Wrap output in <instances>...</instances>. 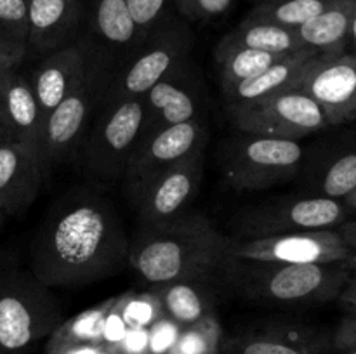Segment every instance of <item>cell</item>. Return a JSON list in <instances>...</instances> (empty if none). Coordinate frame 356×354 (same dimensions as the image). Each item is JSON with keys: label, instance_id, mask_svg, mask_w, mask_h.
I'll list each match as a JSON object with an SVG mask.
<instances>
[{"label": "cell", "instance_id": "1", "mask_svg": "<svg viewBox=\"0 0 356 354\" xmlns=\"http://www.w3.org/2000/svg\"><path fill=\"white\" fill-rule=\"evenodd\" d=\"M129 236L115 203L90 187L61 194L30 245V271L49 288H83L129 266Z\"/></svg>", "mask_w": 356, "mask_h": 354}, {"label": "cell", "instance_id": "2", "mask_svg": "<svg viewBox=\"0 0 356 354\" xmlns=\"http://www.w3.org/2000/svg\"><path fill=\"white\" fill-rule=\"evenodd\" d=\"M228 236L207 215L188 210L162 226H139L129 239V267L145 287L214 278L226 259Z\"/></svg>", "mask_w": 356, "mask_h": 354}, {"label": "cell", "instance_id": "3", "mask_svg": "<svg viewBox=\"0 0 356 354\" xmlns=\"http://www.w3.org/2000/svg\"><path fill=\"white\" fill-rule=\"evenodd\" d=\"M348 260V259H346ZM346 260L284 264L226 257L216 273L218 288L257 305H312L339 297L350 280Z\"/></svg>", "mask_w": 356, "mask_h": 354}, {"label": "cell", "instance_id": "4", "mask_svg": "<svg viewBox=\"0 0 356 354\" xmlns=\"http://www.w3.org/2000/svg\"><path fill=\"white\" fill-rule=\"evenodd\" d=\"M61 321L52 288L30 269L0 266V354H28Z\"/></svg>", "mask_w": 356, "mask_h": 354}, {"label": "cell", "instance_id": "5", "mask_svg": "<svg viewBox=\"0 0 356 354\" xmlns=\"http://www.w3.org/2000/svg\"><path fill=\"white\" fill-rule=\"evenodd\" d=\"M90 51L89 66L82 78L44 120L38 151L51 174L61 165L73 163L94 118L103 108L113 69L92 47Z\"/></svg>", "mask_w": 356, "mask_h": 354}, {"label": "cell", "instance_id": "6", "mask_svg": "<svg viewBox=\"0 0 356 354\" xmlns=\"http://www.w3.org/2000/svg\"><path fill=\"white\" fill-rule=\"evenodd\" d=\"M191 44L193 35L186 21L169 14L111 73L103 106L145 96L188 61Z\"/></svg>", "mask_w": 356, "mask_h": 354}, {"label": "cell", "instance_id": "7", "mask_svg": "<svg viewBox=\"0 0 356 354\" xmlns=\"http://www.w3.org/2000/svg\"><path fill=\"white\" fill-rule=\"evenodd\" d=\"M145 96L103 106L94 118L73 163L96 180L124 179L145 127Z\"/></svg>", "mask_w": 356, "mask_h": 354}, {"label": "cell", "instance_id": "8", "mask_svg": "<svg viewBox=\"0 0 356 354\" xmlns=\"http://www.w3.org/2000/svg\"><path fill=\"white\" fill-rule=\"evenodd\" d=\"M305 148L299 141L271 139L236 130L221 146L218 160L235 191H263L299 176Z\"/></svg>", "mask_w": 356, "mask_h": 354}, {"label": "cell", "instance_id": "9", "mask_svg": "<svg viewBox=\"0 0 356 354\" xmlns=\"http://www.w3.org/2000/svg\"><path fill=\"white\" fill-rule=\"evenodd\" d=\"M226 115L238 132L301 141L329 127L322 108L301 90H282L245 103H226Z\"/></svg>", "mask_w": 356, "mask_h": 354}, {"label": "cell", "instance_id": "10", "mask_svg": "<svg viewBox=\"0 0 356 354\" xmlns=\"http://www.w3.org/2000/svg\"><path fill=\"white\" fill-rule=\"evenodd\" d=\"M346 221V205L325 196H292L263 201L240 212L235 239L270 238L299 231L332 229Z\"/></svg>", "mask_w": 356, "mask_h": 354}, {"label": "cell", "instance_id": "11", "mask_svg": "<svg viewBox=\"0 0 356 354\" xmlns=\"http://www.w3.org/2000/svg\"><path fill=\"white\" fill-rule=\"evenodd\" d=\"M207 141L209 132L204 120L172 125L141 139L122 179L129 200H132L149 180L181 160L204 151Z\"/></svg>", "mask_w": 356, "mask_h": 354}, {"label": "cell", "instance_id": "12", "mask_svg": "<svg viewBox=\"0 0 356 354\" xmlns=\"http://www.w3.org/2000/svg\"><path fill=\"white\" fill-rule=\"evenodd\" d=\"M204 151L181 160L129 200L138 214L139 226H162L186 214L204 183Z\"/></svg>", "mask_w": 356, "mask_h": 354}, {"label": "cell", "instance_id": "13", "mask_svg": "<svg viewBox=\"0 0 356 354\" xmlns=\"http://www.w3.org/2000/svg\"><path fill=\"white\" fill-rule=\"evenodd\" d=\"M226 257L284 264H325L350 259V246L336 229H316L254 239H228Z\"/></svg>", "mask_w": 356, "mask_h": 354}, {"label": "cell", "instance_id": "14", "mask_svg": "<svg viewBox=\"0 0 356 354\" xmlns=\"http://www.w3.org/2000/svg\"><path fill=\"white\" fill-rule=\"evenodd\" d=\"M312 97L329 125L356 118V54H318L306 62L292 87Z\"/></svg>", "mask_w": 356, "mask_h": 354}, {"label": "cell", "instance_id": "15", "mask_svg": "<svg viewBox=\"0 0 356 354\" xmlns=\"http://www.w3.org/2000/svg\"><path fill=\"white\" fill-rule=\"evenodd\" d=\"M145 108L146 117L141 139L172 125L202 120L204 89L188 61L145 94Z\"/></svg>", "mask_w": 356, "mask_h": 354}, {"label": "cell", "instance_id": "16", "mask_svg": "<svg viewBox=\"0 0 356 354\" xmlns=\"http://www.w3.org/2000/svg\"><path fill=\"white\" fill-rule=\"evenodd\" d=\"M51 177L40 151L19 142H0V214L3 219L23 215Z\"/></svg>", "mask_w": 356, "mask_h": 354}, {"label": "cell", "instance_id": "17", "mask_svg": "<svg viewBox=\"0 0 356 354\" xmlns=\"http://www.w3.org/2000/svg\"><path fill=\"white\" fill-rule=\"evenodd\" d=\"M26 47L31 58H44L83 35L87 19L83 0H26Z\"/></svg>", "mask_w": 356, "mask_h": 354}, {"label": "cell", "instance_id": "18", "mask_svg": "<svg viewBox=\"0 0 356 354\" xmlns=\"http://www.w3.org/2000/svg\"><path fill=\"white\" fill-rule=\"evenodd\" d=\"M83 37L113 71L145 40L127 0H90Z\"/></svg>", "mask_w": 356, "mask_h": 354}, {"label": "cell", "instance_id": "19", "mask_svg": "<svg viewBox=\"0 0 356 354\" xmlns=\"http://www.w3.org/2000/svg\"><path fill=\"white\" fill-rule=\"evenodd\" d=\"M90 45L86 37L40 58V62L28 73L42 117H47L79 83L90 61Z\"/></svg>", "mask_w": 356, "mask_h": 354}, {"label": "cell", "instance_id": "20", "mask_svg": "<svg viewBox=\"0 0 356 354\" xmlns=\"http://www.w3.org/2000/svg\"><path fill=\"white\" fill-rule=\"evenodd\" d=\"M2 92L7 142H19L38 149L44 117L30 76L21 69V65L3 69Z\"/></svg>", "mask_w": 356, "mask_h": 354}, {"label": "cell", "instance_id": "21", "mask_svg": "<svg viewBox=\"0 0 356 354\" xmlns=\"http://www.w3.org/2000/svg\"><path fill=\"white\" fill-rule=\"evenodd\" d=\"M148 290L159 304L160 312L177 325V328L193 325L216 312L218 285L214 278L177 280L149 287Z\"/></svg>", "mask_w": 356, "mask_h": 354}, {"label": "cell", "instance_id": "22", "mask_svg": "<svg viewBox=\"0 0 356 354\" xmlns=\"http://www.w3.org/2000/svg\"><path fill=\"white\" fill-rule=\"evenodd\" d=\"M226 354H325V344L313 330L275 323L228 340Z\"/></svg>", "mask_w": 356, "mask_h": 354}, {"label": "cell", "instance_id": "23", "mask_svg": "<svg viewBox=\"0 0 356 354\" xmlns=\"http://www.w3.org/2000/svg\"><path fill=\"white\" fill-rule=\"evenodd\" d=\"M356 3L334 2L323 12L296 30L305 47L316 54H343L350 40V24Z\"/></svg>", "mask_w": 356, "mask_h": 354}, {"label": "cell", "instance_id": "24", "mask_svg": "<svg viewBox=\"0 0 356 354\" xmlns=\"http://www.w3.org/2000/svg\"><path fill=\"white\" fill-rule=\"evenodd\" d=\"M318 54L312 49H302V51L287 56L280 62L270 66L254 78L238 83L233 89L222 92L226 97V103H245V101L261 99V97L271 96V94L282 92V90H291L305 69L306 62Z\"/></svg>", "mask_w": 356, "mask_h": 354}, {"label": "cell", "instance_id": "25", "mask_svg": "<svg viewBox=\"0 0 356 354\" xmlns=\"http://www.w3.org/2000/svg\"><path fill=\"white\" fill-rule=\"evenodd\" d=\"M214 56L216 62H218L222 92H226V90L233 89L238 83L254 78L259 73H263L264 69L277 65V62H280L282 59L291 54H277V52L243 47V45H236L226 37H222L221 42L216 45Z\"/></svg>", "mask_w": 356, "mask_h": 354}, {"label": "cell", "instance_id": "26", "mask_svg": "<svg viewBox=\"0 0 356 354\" xmlns=\"http://www.w3.org/2000/svg\"><path fill=\"white\" fill-rule=\"evenodd\" d=\"M118 297H110L94 307L79 312L73 318L63 319L58 328L49 335L47 344L51 346H106L104 330L106 323L117 305Z\"/></svg>", "mask_w": 356, "mask_h": 354}, {"label": "cell", "instance_id": "27", "mask_svg": "<svg viewBox=\"0 0 356 354\" xmlns=\"http://www.w3.org/2000/svg\"><path fill=\"white\" fill-rule=\"evenodd\" d=\"M229 42L257 51L277 52V54H292L301 49H308L301 44L296 30L264 23V21L243 19L235 30L225 35Z\"/></svg>", "mask_w": 356, "mask_h": 354}, {"label": "cell", "instance_id": "28", "mask_svg": "<svg viewBox=\"0 0 356 354\" xmlns=\"http://www.w3.org/2000/svg\"><path fill=\"white\" fill-rule=\"evenodd\" d=\"M334 2L336 0H261L243 19L264 21L289 30H298Z\"/></svg>", "mask_w": 356, "mask_h": 354}, {"label": "cell", "instance_id": "29", "mask_svg": "<svg viewBox=\"0 0 356 354\" xmlns=\"http://www.w3.org/2000/svg\"><path fill=\"white\" fill-rule=\"evenodd\" d=\"M313 180V194L343 200L356 187V151L343 153L318 165Z\"/></svg>", "mask_w": 356, "mask_h": 354}, {"label": "cell", "instance_id": "30", "mask_svg": "<svg viewBox=\"0 0 356 354\" xmlns=\"http://www.w3.org/2000/svg\"><path fill=\"white\" fill-rule=\"evenodd\" d=\"M221 337V323L214 312L177 330L176 339L165 354H219Z\"/></svg>", "mask_w": 356, "mask_h": 354}, {"label": "cell", "instance_id": "31", "mask_svg": "<svg viewBox=\"0 0 356 354\" xmlns=\"http://www.w3.org/2000/svg\"><path fill=\"white\" fill-rule=\"evenodd\" d=\"M172 3L186 23H205L226 16L235 0H172Z\"/></svg>", "mask_w": 356, "mask_h": 354}, {"label": "cell", "instance_id": "32", "mask_svg": "<svg viewBox=\"0 0 356 354\" xmlns=\"http://www.w3.org/2000/svg\"><path fill=\"white\" fill-rule=\"evenodd\" d=\"M169 2L170 0H127L132 19L145 37L169 16Z\"/></svg>", "mask_w": 356, "mask_h": 354}, {"label": "cell", "instance_id": "33", "mask_svg": "<svg viewBox=\"0 0 356 354\" xmlns=\"http://www.w3.org/2000/svg\"><path fill=\"white\" fill-rule=\"evenodd\" d=\"M0 31L26 44V0H0Z\"/></svg>", "mask_w": 356, "mask_h": 354}, {"label": "cell", "instance_id": "34", "mask_svg": "<svg viewBox=\"0 0 356 354\" xmlns=\"http://www.w3.org/2000/svg\"><path fill=\"white\" fill-rule=\"evenodd\" d=\"M28 56V47L24 42L16 40L7 33L0 31V66L10 68V66L23 65Z\"/></svg>", "mask_w": 356, "mask_h": 354}, {"label": "cell", "instance_id": "35", "mask_svg": "<svg viewBox=\"0 0 356 354\" xmlns=\"http://www.w3.org/2000/svg\"><path fill=\"white\" fill-rule=\"evenodd\" d=\"M334 347L339 351L356 347V312H348L346 318L339 323L334 333Z\"/></svg>", "mask_w": 356, "mask_h": 354}, {"label": "cell", "instance_id": "36", "mask_svg": "<svg viewBox=\"0 0 356 354\" xmlns=\"http://www.w3.org/2000/svg\"><path fill=\"white\" fill-rule=\"evenodd\" d=\"M339 302L350 312H356V281H350L344 285V288L339 294Z\"/></svg>", "mask_w": 356, "mask_h": 354}, {"label": "cell", "instance_id": "37", "mask_svg": "<svg viewBox=\"0 0 356 354\" xmlns=\"http://www.w3.org/2000/svg\"><path fill=\"white\" fill-rule=\"evenodd\" d=\"M337 233H339L341 238L344 239V243L350 246L351 252H356V219L355 221L343 222V226L337 229Z\"/></svg>", "mask_w": 356, "mask_h": 354}, {"label": "cell", "instance_id": "38", "mask_svg": "<svg viewBox=\"0 0 356 354\" xmlns=\"http://www.w3.org/2000/svg\"><path fill=\"white\" fill-rule=\"evenodd\" d=\"M3 69H6V68H2V66H0V142H7L6 118H3V92H2Z\"/></svg>", "mask_w": 356, "mask_h": 354}, {"label": "cell", "instance_id": "39", "mask_svg": "<svg viewBox=\"0 0 356 354\" xmlns=\"http://www.w3.org/2000/svg\"><path fill=\"white\" fill-rule=\"evenodd\" d=\"M348 262V269H350V281H356V252L350 255Z\"/></svg>", "mask_w": 356, "mask_h": 354}, {"label": "cell", "instance_id": "40", "mask_svg": "<svg viewBox=\"0 0 356 354\" xmlns=\"http://www.w3.org/2000/svg\"><path fill=\"white\" fill-rule=\"evenodd\" d=\"M343 203L346 205V207H350V208H353V210H356V187L353 191H351L350 194H348V196L343 198Z\"/></svg>", "mask_w": 356, "mask_h": 354}, {"label": "cell", "instance_id": "41", "mask_svg": "<svg viewBox=\"0 0 356 354\" xmlns=\"http://www.w3.org/2000/svg\"><path fill=\"white\" fill-rule=\"evenodd\" d=\"M350 40H353L355 47H356V10L351 17V24H350Z\"/></svg>", "mask_w": 356, "mask_h": 354}, {"label": "cell", "instance_id": "42", "mask_svg": "<svg viewBox=\"0 0 356 354\" xmlns=\"http://www.w3.org/2000/svg\"><path fill=\"white\" fill-rule=\"evenodd\" d=\"M99 354H122V353H120V351H117V349H115V347H110V346H106V347H104L103 351H101Z\"/></svg>", "mask_w": 356, "mask_h": 354}, {"label": "cell", "instance_id": "43", "mask_svg": "<svg viewBox=\"0 0 356 354\" xmlns=\"http://www.w3.org/2000/svg\"><path fill=\"white\" fill-rule=\"evenodd\" d=\"M344 354H356V347L355 349H346V351H343Z\"/></svg>", "mask_w": 356, "mask_h": 354}, {"label": "cell", "instance_id": "44", "mask_svg": "<svg viewBox=\"0 0 356 354\" xmlns=\"http://www.w3.org/2000/svg\"><path fill=\"white\" fill-rule=\"evenodd\" d=\"M336 2H348V3H356V0H336Z\"/></svg>", "mask_w": 356, "mask_h": 354}, {"label": "cell", "instance_id": "45", "mask_svg": "<svg viewBox=\"0 0 356 354\" xmlns=\"http://www.w3.org/2000/svg\"><path fill=\"white\" fill-rule=\"evenodd\" d=\"M3 222H6V219H3V215L0 214V228H2V226H3Z\"/></svg>", "mask_w": 356, "mask_h": 354}, {"label": "cell", "instance_id": "46", "mask_svg": "<svg viewBox=\"0 0 356 354\" xmlns=\"http://www.w3.org/2000/svg\"><path fill=\"white\" fill-rule=\"evenodd\" d=\"M28 354H30V353H28Z\"/></svg>", "mask_w": 356, "mask_h": 354}]
</instances>
